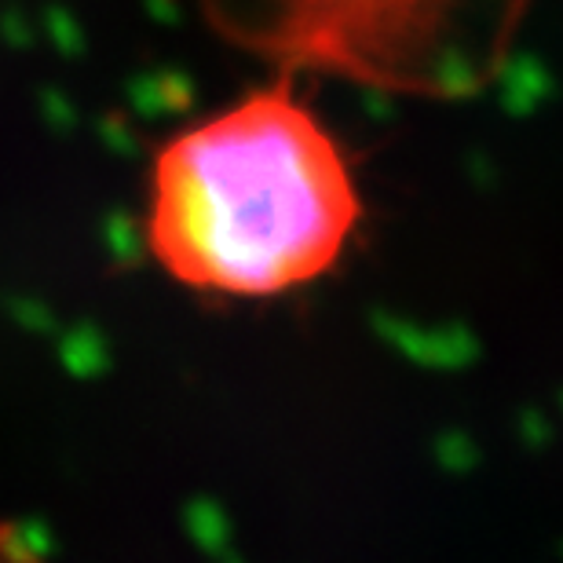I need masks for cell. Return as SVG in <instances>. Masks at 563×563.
Wrapping results in <instances>:
<instances>
[{"mask_svg":"<svg viewBox=\"0 0 563 563\" xmlns=\"http://www.w3.org/2000/svg\"><path fill=\"white\" fill-rule=\"evenodd\" d=\"M358 220L344 146L278 74L162 143L143 239L184 289L267 300L330 275Z\"/></svg>","mask_w":563,"mask_h":563,"instance_id":"cell-1","label":"cell"},{"mask_svg":"<svg viewBox=\"0 0 563 563\" xmlns=\"http://www.w3.org/2000/svg\"><path fill=\"white\" fill-rule=\"evenodd\" d=\"M239 52L407 99H472L498 81L534 0H198Z\"/></svg>","mask_w":563,"mask_h":563,"instance_id":"cell-2","label":"cell"},{"mask_svg":"<svg viewBox=\"0 0 563 563\" xmlns=\"http://www.w3.org/2000/svg\"><path fill=\"white\" fill-rule=\"evenodd\" d=\"M0 563H44L41 549L30 542L26 531L0 520Z\"/></svg>","mask_w":563,"mask_h":563,"instance_id":"cell-3","label":"cell"}]
</instances>
